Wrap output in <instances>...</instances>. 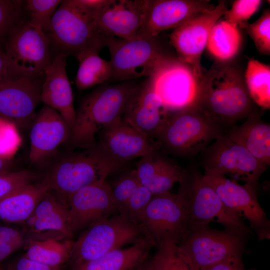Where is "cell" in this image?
Wrapping results in <instances>:
<instances>
[{
    "instance_id": "obj_11",
    "label": "cell",
    "mask_w": 270,
    "mask_h": 270,
    "mask_svg": "<svg viewBox=\"0 0 270 270\" xmlns=\"http://www.w3.org/2000/svg\"><path fill=\"white\" fill-rule=\"evenodd\" d=\"M205 170L240 180L257 190L258 180L268 166L247 150L222 134L202 152Z\"/></svg>"
},
{
    "instance_id": "obj_27",
    "label": "cell",
    "mask_w": 270,
    "mask_h": 270,
    "mask_svg": "<svg viewBox=\"0 0 270 270\" xmlns=\"http://www.w3.org/2000/svg\"><path fill=\"white\" fill-rule=\"evenodd\" d=\"M48 190L43 181L30 184L0 200V220L8 222H25Z\"/></svg>"
},
{
    "instance_id": "obj_6",
    "label": "cell",
    "mask_w": 270,
    "mask_h": 270,
    "mask_svg": "<svg viewBox=\"0 0 270 270\" xmlns=\"http://www.w3.org/2000/svg\"><path fill=\"white\" fill-rule=\"evenodd\" d=\"M176 194L192 225L214 221L224 229L248 234L241 214L226 206L196 168L184 169Z\"/></svg>"
},
{
    "instance_id": "obj_36",
    "label": "cell",
    "mask_w": 270,
    "mask_h": 270,
    "mask_svg": "<svg viewBox=\"0 0 270 270\" xmlns=\"http://www.w3.org/2000/svg\"><path fill=\"white\" fill-rule=\"evenodd\" d=\"M154 254L150 258V270H176V259L179 249L178 245L169 239L158 242Z\"/></svg>"
},
{
    "instance_id": "obj_47",
    "label": "cell",
    "mask_w": 270,
    "mask_h": 270,
    "mask_svg": "<svg viewBox=\"0 0 270 270\" xmlns=\"http://www.w3.org/2000/svg\"><path fill=\"white\" fill-rule=\"evenodd\" d=\"M0 270H6L4 269L3 268L0 266Z\"/></svg>"
},
{
    "instance_id": "obj_14",
    "label": "cell",
    "mask_w": 270,
    "mask_h": 270,
    "mask_svg": "<svg viewBox=\"0 0 270 270\" xmlns=\"http://www.w3.org/2000/svg\"><path fill=\"white\" fill-rule=\"evenodd\" d=\"M228 10L224 1L215 7L198 14L174 30L170 42L177 54L178 59L189 65L194 74L202 78V53L206 47L210 30Z\"/></svg>"
},
{
    "instance_id": "obj_28",
    "label": "cell",
    "mask_w": 270,
    "mask_h": 270,
    "mask_svg": "<svg viewBox=\"0 0 270 270\" xmlns=\"http://www.w3.org/2000/svg\"><path fill=\"white\" fill-rule=\"evenodd\" d=\"M76 58L79 64L75 78L78 90L88 89L110 78L112 72L110 62L102 58L98 52L84 51L76 55Z\"/></svg>"
},
{
    "instance_id": "obj_21",
    "label": "cell",
    "mask_w": 270,
    "mask_h": 270,
    "mask_svg": "<svg viewBox=\"0 0 270 270\" xmlns=\"http://www.w3.org/2000/svg\"><path fill=\"white\" fill-rule=\"evenodd\" d=\"M214 7L208 0H149L139 37H156L162 32L176 28Z\"/></svg>"
},
{
    "instance_id": "obj_26",
    "label": "cell",
    "mask_w": 270,
    "mask_h": 270,
    "mask_svg": "<svg viewBox=\"0 0 270 270\" xmlns=\"http://www.w3.org/2000/svg\"><path fill=\"white\" fill-rule=\"evenodd\" d=\"M154 242L146 236L126 248H118L68 270H131L148 258Z\"/></svg>"
},
{
    "instance_id": "obj_25",
    "label": "cell",
    "mask_w": 270,
    "mask_h": 270,
    "mask_svg": "<svg viewBox=\"0 0 270 270\" xmlns=\"http://www.w3.org/2000/svg\"><path fill=\"white\" fill-rule=\"evenodd\" d=\"M226 136L260 162L270 166V125L262 120L259 114L251 113L240 126H232Z\"/></svg>"
},
{
    "instance_id": "obj_20",
    "label": "cell",
    "mask_w": 270,
    "mask_h": 270,
    "mask_svg": "<svg viewBox=\"0 0 270 270\" xmlns=\"http://www.w3.org/2000/svg\"><path fill=\"white\" fill-rule=\"evenodd\" d=\"M148 3L149 0H106L98 18L99 30L108 38L139 37Z\"/></svg>"
},
{
    "instance_id": "obj_42",
    "label": "cell",
    "mask_w": 270,
    "mask_h": 270,
    "mask_svg": "<svg viewBox=\"0 0 270 270\" xmlns=\"http://www.w3.org/2000/svg\"><path fill=\"white\" fill-rule=\"evenodd\" d=\"M19 78L15 73L4 50L0 47V82Z\"/></svg>"
},
{
    "instance_id": "obj_22",
    "label": "cell",
    "mask_w": 270,
    "mask_h": 270,
    "mask_svg": "<svg viewBox=\"0 0 270 270\" xmlns=\"http://www.w3.org/2000/svg\"><path fill=\"white\" fill-rule=\"evenodd\" d=\"M171 114L149 78L131 99L122 118L144 135L156 139Z\"/></svg>"
},
{
    "instance_id": "obj_18",
    "label": "cell",
    "mask_w": 270,
    "mask_h": 270,
    "mask_svg": "<svg viewBox=\"0 0 270 270\" xmlns=\"http://www.w3.org/2000/svg\"><path fill=\"white\" fill-rule=\"evenodd\" d=\"M97 147L114 160L124 164L159 150L154 139L148 138L118 118L98 134Z\"/></svg>"
},
{
    "instance_id": "obj_33",
    "label": "cell",
    "mask_w": 270,
    "mask_h": 270,
    "mask_svg": "<svg viewBox=\"0 0 270 270\" xmlns=\"http://www.w3.org/2000/svg\"><path fill=\"white\" fill-rule=\"evenodd\" d=\"M61 0H27L25 8L30 14V24L44 31L59 6Z\"/></svg>"
},
{
    "instance_id": "obj_15",
    "label": "cell",
    "mask_w": 270,
    "mask_h": 270,
    "mask_svg": "<svg viewBox=\"0 0 270 270\" xmlns=\"http://www.w3.org/2000/svg\"><path fill=\"white\" fill-rule=\"evenodd\" d=\"M203 175L226 206L246 217L259 240L270 238V220L258 202L256 189L216 172L205 170Z\"/></svg>"
},
{
    "instance_id": "obj_46",
    "label": "cell",
    "mask_w": 270,
    "mask_h": 270,
    "mask_svg": "<svg viewBox=\"0 0 270 270\" xmlns=\"http://www.w3.org/2000/svg\"><path fill=\"white\" fill-rule=\"evenodd\" d=\"M148 258L144 262L131 270H150V261Z\"/></svg>"
},
{
    "instance_id": "obj_3",
    "label": "cell",
    "mask_w": 270,
    "mask_h": 270,
    "mask_svg": "<svg viewBox=\"0 0 270 270\" xmlns=\"http://www.w3.org/2000/svg\"><path fill=\"white\" fill-rule=\"evenodd\" d=\"M130 80L99 87L86 95L76 112L74 124L67 142L71 150L96 146L98 133L122 117L140 88Z\"/></svg>"
},
{
    "instance_id": "obj_12",
    "label": "cell",
    "mask_w": 270,
    "mask_h": 270,
    "mask_svg": "<svg viewBox=\"0 0 270 270\" xmlns=\"http://www.w3.org/2000/svg\"><path fill=\"white\" fill-rule=\"evenodd\" d=\"M145 236L156 244L169 239L178 244L192 224L177 194L153 195L139 222Z\"/></svg>"
},
{
    "instance_id": "obj_41",
    "label": "cell",
    "mask_w": 270,
    "mask_h": 270,
    "mask_svg": "<svg viewBox=\"0 0 270 270\" xmlns=\"http://www.w3.org/2000/svg\"><path fill=\"white\" fill-rule=\"evenodd\" d=\"M203 270H247L242 262V257L226 259L212 264Z\"/></svg>"
},
{
    "instance_id": "obj_40",
    "label": "cell",
    "mask_w": 270,
    "mask_h": 270,
    "mask_svg": "<svg viewBox=\"0 0 270 270\" xmlns=\"http://www.w3.org/2000/svg\"><path fill=\"white\" fill-rule=\"evenodd\" d=\"M6 270H62L60 266H49L22 256L10 264Z\"/></svg>"
},
{
    "instance_id": "obj_8",
    "label": "cell",
    "mask_w": 270,
    "mask_h": 270,
    "mask_svg": "<svg viewBox=\"0 0 270 270\" xmlns=\"http://www.w3.org/2000/svg\"><path fill=\"white\" fill-rule=\"evenodd\" d=\"M248 236L216 230L209 224H194L177 245L192 270H203L223 260L242 257Z\"/></svg>"
},
{
    "instance_id": "obj_9",
    "label": "cell",
    "mask_w": 270,
    "mask_h": 270,
    "mask_svg": "<svg viewBox=\"0 0 270 270\" xmlns=\"http://www.w3.org/2000/svg\"><path fill=\"white\" fill-rule=\"evenodd\" d=\"M110 55V78L120 82L152 76L171 56L164 52L156 37L140 36L130 40L111 37L106 46Z\"/></svg>"
},
{
    "instance_id": "obj_19",
    "label": "cell",
    "mask_w": 270,
    "mask_h": 270,
    "mask_svg": "<svg viewBox=\"0 0 270 270\" xmlns=\"http://www.w3.org/2000/svg\"><path fill=\"white\" fill-rule=\"evenodd\" d=\"M30 128L28 160L34 165L42 164L52 156L67 143L71 132L62 116L46 105L36 112Z\"/></svg>"
},
{
    "instance_id": "obj_4",
    "label": "cell",
    "mask_w": 270,
    "mask_h": 270,
    "mask_svg": "<svg viewBox=\"0 0 270 270\" xmlns=\"http://www.w3.org/2000/svg\"><path fill=\"white\" fill-rule=\"evenodd\" d=\"M123 166L106 156L96 146L67 152L54 163L42 180L48 190L67 202L75 192L97 180L106 179Z\"/></svg>"
},
{
    "instance_id": "obj_1",
    "label": "cell",
    "mask_w": 270,
    "mask_h": 270,
    "mask_svg": "<svg viewBox=\"0 0 270 270\" xmlns=\"http://www.w3.org/2000/svg\"><path fill=\"white\" fill-rule=\"evenodd\" d=\"M194 106L224 130L254 112L239 66L230 61L215 62L200 80Z\"/></svg>"
},
{
    "instance_id": "obj_35",
    "label": "cell",
    "mask_w": 270,
    "mask_h": 270,
    "mask_svg": "<svg viewBox=\"0 0 270 270\" xmlns=\"http://www.w3.org/2000/svg\"><path fill=\"white\" fill-rule=\"evenodd\" d=\"M24 1L0 0V42L22 22Z\"/></svg>"
},
{
    "instance_id": "obj_39",
    "label": "cell",
    "mask_w": 270,
    "mask_h": 270,
    "mask_svg": "<svg viewBox=\"0 0 270 270\" xmlns=\"http://www.w3.org/2000/svg\"><path fill=\"white\" fill-rule=\"evenodd\" d=\"M140 184L132 170L122 176L112 187L117 211L119 212Z\"/></svg>"
},
{
    "instance_id": "obj_24",
    "label": "cell",
    "mask_w": 270,
    "mask_h": 270,
    "mask_svg": "<svg viewBox=\"0 0 270 270\" xmlns=\"http://www.w3.org/2000/svg\"><path fill=\"white\" fill-rule=\"evenodd\" d=\"M28 230L38 235L42 240L46 236L56 235L69 238L72 236L69 220L68 203L54 192L48 190L38 202L33 213L26 220Z\"/></svg>"
},
{
    "instance_id": "obj_29",
    "label": "cell",
    "mask_w": 270,
    "mask_h": 270,
    "mask_svg": "<svg viewBox=\"0 0 270 270\" xmlns=\"http://www.w3.org/2000/svg\"><path fill=\"white\" fill-rule=\"evenodd\" d=\"M219 20L210 30L206 46L216 61H230L239 50L241 35L238 27Z\"/></svg>"
},
{
    "instance_id": "obj_7",
    "label": "cell",
    "mask_w": 270,
    "mask_h": 270,
    "mask_svg": "<svg viewBox=\"0 0 270 270\" xmlns=\"http://www.w3.org/2000/svg\"><path fill=\"white\" fill-rule=\"evenodd\" d=\"M146 236L140 226L118 214L90 225L72 243L68 262L70 268L94 260Z\"/></svg>"
},
{
    "instance_id": "obj_31",
    "label": "cell",
    "mask_w": 270,
    "mask_h": 270,
    "mask_svg": "<svg viewBox=\"0 0 270 270\" xmlns=\"http://www.w3.org/2000/svg\"><path fill=\"white\" fill-rule=\"evenodd\" d=\"M72 243L62 244L51 238L44 240L29 239L24 256L49 266L59 267L68 262Z\"/></svg>"
},
{
    "instance_id": "obj_2",
    "label": "cell",
    "mask_w": 270,
    "mask_h": 270,
    "mask_svg": "<svg viewBox=\"0 0 270 270\" xmlns=\"http://www.w3.org/2000/svg\"><path fill=\"white\" fill-rule=\"evenodd\" d=\"M99 0H62L44 32L58 53L76 56L82 52H98L110 38L98 29Z\"/></svg>"
},
{
    "instance_id": "obj_5",
    "label": "cell",
    "mask_w": 270,
    "mask_h": 270,
    "mask_svg": "<svg viewBox=\"0 0 270 270\" xmlns=\"http://www.w3.org/2000/svg\"><path fill=\"white\" fill-rule=\"evenodd\" d=\"M224 132L219 124L192 106L172 114L156 140L166 152L192 157L202 152Z\"/></svg>"
},
{
    "instance_id": "obj_37",
    "label": "cell",
    "mask_w": 270,
    "mask_h": 270,
    "mask_svg": "<svg viewBox=\"0 0 270 270\" xmlns=\"http://www.w3.org/2000/svg\"><path fill=\"white\" fill-rule=\"evenodd\" d=\"M262 2L260 0H236L224 14V20L231 25L244 28L248 20L258 10Z\"/></svg>"
},
{
    "instance_id": "obj_43",
    "label": "cell",
    "mask_w": 270,
    "mask_h": 270,
    "mask_svg": "<svg viewBox=\"0 0 270 270\" xmlns=\"http://www.w3.org/2000/svg\"><path fill=\"white\" fill-rule=\"evenodd\" d=\"M0 240L23 244L25 242L24 236L20 232L14 228L4 226H0Z\"/></svg>"
},
{
    "instance_id": "obj_45",
    "label": "cell",
    "mask_w": 270,
    "mask_h": 270,
    "mask_svg": "<svg viewBox=\"0 0 270 270\" xmlns=\"http://www.w3.org/2000/svg\"><path fill=\"white\" fill-rule=\"evenodd\" d=\"M15 164L14 159L0 154V174L14 171Z\"/></svg>"
},
{
    "instance_id": "obj_13",
    "label": "cell",
    "mask_w": 270,
    "mask_h": 270,
    "mask_svg": "<svg viewBox=\"0 0 270 270\" xmlns=\"http://www.w3.org/2000/svg\"><path fill=\"white\" fill-rule=\"evenodd\" d=\"M150 78L171 114L194 106L201 78L188 64L171 57Z\"/></svg>"
},
{
    "instance_id": "obj_17",
    "label": "cell",
    "mask_w": 270,
    "mask_h": 270,
    "mask_svg": "<svg viewBox=\"0 0 270 270\" xmlns=\"http://www.w3.org/2000/svg\"><path fill=\"white\" fill-rule=\"evenodd\" d=\"M67 203L72 234L117 211L112 186L106 179L88 184L70 196Z\"/></svg>"
},
{
    "instance_id": "obj_23",
    "label": "cell",
    "mask_w": 270,
    "mask_h": 270,
    "mask_svg": "<svg viewBox=\"0 0 270 270\" xmlns=\"http://www.w3.org/2000/svg\"><path fill=\"white\" fill-rule=\"evenodd\" d=\"M66 57L63 54L58 53L46 68L40 100L46 106L56 110L72 130L76 120V111L74 108L72 90L66 72Z\"/></svg>"
},
{
    "instance_id": "obj_44",
    "label": "cell",
    "mask_w": 270,
    "mask_h": 270,
    "mask_svg": "<svg viewBox=\"0 0 270 270\" xmlns=\"http://www.w3.org/2000/svg\"><path fill=\"white\" fill-rule=\"evenodd\" d=\"M23 245L24 244L20 242L0 240V262Z\"/></svg>"
},
{
    "instance_id": "obj_38",
    "label": "cell",
    "mask_w": 270,
    "mask_h": 270,
    "mask_svg": "<svg viewBox=\"0 0 270 270\" xmlns=\"http://www.w3.org/2000/svg\"><path fill=\"white\" fill-rule=\"evenodd\" d=\"M36 178V173L28 170L0 174V200L34 183Z\"/></svg>"
},
{
    "instance_id": "obj_30",
    "label": "cell",
    "mask_w": 270,
    "mask_h": 270,
    "mask_svg": "<svg viewBox=\"0 0 270 270\" xmlns=\"http://www.w3.org/2000/svg\"><path fill=\"white\" fill-rule=\"evenodd\" d=\"M246 86L251 98L263 109L270 107V67L251 58L244 75Z\"/></svg>"
},
{
    "instance_id": "obj_34",
    "label": "cell",
    "mask_w": 270,
    "mask_h": 270,
    "mask_svg": "<svg viewBox=\"0 0 270 270\" xmlns=\"http://www.w3.org/2000/svg\"><path fill=\"white\" fill-rule=\"evenodd\" d=\"M254 41L258 51L262 54H270V10H265L260 18L244 28Z\"/></svg>"
},
{
    "instance_id": "obj_16",
    "label": "cell",
    "mask_w": 270,
    "mask_h": 270,
    "mask_svg": "<svg viewBox=\"0 0 270 270\" xmlns=\"http://www.w3.org/2000/svg\"><path fill=\"white\" fill-rule=\"evenodd\" d=\"M43 76L0 82V120L20 128L30 126L41 102Z\"/></svg>"
},
{
    "instance_id": "obj_10",
    "label": "cell",
    "mask_w": 270,
    "mask_h": 270,
    "mask_svg": "<svg viewBox=\"0 0 270 270\" xmlns=\"http://www.w3.org/2000/svg\"><path fill=\"white\" fill-rule=\"evenodd\" d=\"M50 46L43 31L22 21L7 36L4 51L18 78H36L52 62Z\"/></svg>"
},
{
    "instance_id": "obj_32",
    "label": "cell",
    "mask_w": 270,
    "mask_h": 270,
    "mask_svg": "<svg viewBox=\"0 0 270 270\" xmlns=\"http://www.w3.org/2000/svg\"><path fill=\"white\" fill-rule=\"evenodd\" d=\"M183 171L178 166L164 158L146 188L153 195L170 192L174 184L180 180Z\"/></svg>"
}]
</instances>
